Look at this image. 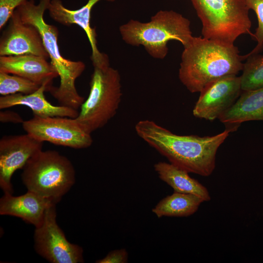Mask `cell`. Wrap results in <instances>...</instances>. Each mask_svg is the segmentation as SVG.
Masks as SVG:
<instances>
[{
	"label": "cell",
	"mask_w": 263,
	"mask_h": 263,
	"mask_svg": "<svg viewBox=\"0 0 263 263\" xmlns=\"http://www.w3.org/2000/svg\"><path fill=\"white\" fill-rule=\"evenodd\" d=\"M135 130L139 137L170 163L188 173L203 176L212 174L218 149L233 132L226 128L213 136L180 135L148 119L138 122Z\"/></svg>",
	"instance_id": "cell-1"
},
{
	"label": "cell",
	"mask_w": 263,
	"mask_h": 263,
	"mask_svg": "<svg viewBox=\"0 0 263 263\" xmlns=\"http://www.w3.org/2000/svg\"><path fill=\"white\" fill-rule=\"evenodd\" d=\"M181 55L179 78L191 93L200 92L211 82L237 75L244 63L234 44L194 37Z\"/></svg>",
	"instance_id": "cell-2"
},
{
	"label": "cell",
	"mask_w": 263,
	"mask_h": 263,
	"mask_svg": "<svg viewBox=\"0 0 263 263\" xmlns=\"http://www.w3.org/2000/svg\"><path fill=\"white\" fill-rule=\"evenodd\" d=\"M190 26V21L181 14L172 10H160L149 22L129 20L120 26L119 32L127 44L142 45L151 56L162 59L168 53L169 41H178L184 47L191 42L194 37Z\"/></svg>",
	"instance_id": "cell-3"
},
{
	"label": "cell",
	"mask_w": 263,
	"mask_h": 263,
	"mask_svg": "<svg viewBox=\"0 0 263 263\" xmlns=\"http://www.w3.org/2000/svg\"><path fill=\"white\" fill-rule=\"evenodd\" d=\"M22 183L27 190L57 202L75 182L71 161L55 150H41L31 157L22 168Z\"/></svg>",
	"instance_id": "cell-4"
},
{
	"label": "cell",
	"mask_w": 263,
	"mask_h": 263,
	"mask_svg": "<svg viewBox=\"0 0 263 263\" xmlns=\"http://www.w3.org/2000/svg\"><path fill=\"white\" fill-rule=\"evenodd\" d=\"M202 24L203 37L234 44L241 35L249 34L251 22L245 0H191Z\"/></svg>",
	"instance_id": "cell-5"
},
{
	"label": "cell",
	"mask_w": 263,
	"mask_h": 263,
	"mask_svg": "<svg viewBox=\"0 0 263 263\" xmlns=\"http://www.w3.org/2000/svg\"><path fill=\"white\" fill-rule=\"evenodd\" d=\"M90 85L88 97L75 118L91 134L106 125L116 113L122 97L121 76L110 66L94 67Z\"/></svg>",
	"instance_id": "cell-6"
},
{
	"label": "cell",
	"mask_w": 263,
	"mask_h": 263,
	"mask_svg": "<svg viewBox=\"0 0 263 263\" xmlns=\"http://www.w3.org/2000/svg\"><path fill=\"white\" fill-rule=\"evenodd\" d=\"M51 0H39L38 4H35V0H27L16 9L24 22L34 26L38 30L50 62L59 76L60 82L66 80L75 81L84 71L85 64L81 61L66 59L61 55L58 45V29L44 19L45 11L48 10Z\"/></svg>",
	"instance_id": "cell-7"
},
{
	"label": "cell",
	"mask_w": 263,
	"mask_h": 263,
	"mask_svg": "<svg viewBox=\"0 0 263 263\" xmlns=\"http://www.w3.org/2000/svg\"><path fill=\"white\" fill-rule=\"evenodd\" d=\"M56 205L54 203L49 207L42 223L35 227V249L52 263H83V248L68 241L57 223Z\"/></svg>",
	"instance_id": "cell-8"
},
{
	"label": "cell",
	"mask_w": 263,
	"mask_h": 263,
	"mask_svg": "<svg viewBox=\"0 0 263 263\" xmlns=\"http://www.w3.org/2000/svg\"><path fill=\"white\" fill-rule=\"evenodd\" d=\"M22 125L26 133L40 142L75 149L87 148L93 143L91 134L82 129L75 118L34 115Z\"/></svg>",
	"instance_id": "cell-9"
},
{
	"label": "cell",
	"mask_w": 263,
	"mask_h": 263,
	"mask_svg": "<svg viewBox=\"0 0 263 263\" xmlns=\"http://www.w3.org/2000/svg\"><path fill=\"white\" fill-rule=\"evenodd\" d=\"M240 76H226L207 85L200 92L193 109L197 118L213 121L236 102L242 93Z\"/></svg>",
	"instance_id": "cell-10"
},
{
	"label": "cell",
	"mask_w": 263,
	"mask_h": 263,
	"mask_svg": "<svg viewBox=\"0 0 263 263\" xmlns=\"http://www.w3.org/2000/svg\"><path fill=\"white\" fill-rule=\"evenodd\" d=\"M43 143L27 133L3 136L0 140V187L4 193L13 194L11 178L28 160L42 150Z\"/></svg>",
	"instance_id": "cell-11"
},
{
	"label": "cell",
	"mask_w": 263,
	"mask_h": 263,
	"mask_svg": "<svg viewBox=\"0 0 263 263\" xmlns=\"http://www.w3.org/2000/svg\"><path fill=\"white\" fill-rule=\"evenodd\" d=\"M0 39V56L35 55L49 58L40 34L34 26L24 22L16 9Z\"/></svg>",
	"instance_id": "cell-12"
},
{
	"label": "cell",
	"mask_w": 263,
	"mask_h": 263,
	"mask_svg": "<svg viewBox=\"0 0 263 263\" xmlns=\"http://www.w3.org/2000/svg\"><path fill=\"white\" fill-rule=\"evenodd\" d=\"M100 0H88L81 8L73 10L65 7L61 0H51L48 8L50 17L56 22L67 26L76 24L84 31L91 47V59L94 67L110 66L108 56L98 49L96 30L90 24L92 9ZM105 0L113 2L115 0Z\"/></svg>",
	"instance_id": "cell-13"
},
{
	"label": "cell",
	"mask_w": 263,
	"mask_h": 263,
	"mask_svg": "<svg viewBox=\"0 0 263 263\" xmlns=\"http://www.w3.org/2000/svg\"><path fill=\"white\" fill-rule=\"evenodd\" d=\"M57 203L29 190L18 196L6 193L0 199V214L19 217L37 227L42 223L49 207Z\"/></svg>",
	"instance_id": "cell-14"
},
{
	"label": "cell",
	"mask_w": 263,
	"mask_h": 263,
	"mask_svg": "<svg viewBox=\"0 0 263 263\" xmlns=\"http://www.w3.org/2000/svg\"><path fill=\"white\" fill-rule=\"evenodd\" d=\"M47 59L32 54L0 56V72L20 76L39 85L50 86L58 75Z\"/></svg>",
	"instance_id": "cell-15"
},
{
	"label": "cell",
	"mask_w": 263,
	"mask_h": 263,
	"mask_svg": "<svg viewBox=\"0 0 263 263\" xmlns=\"http://www.w3.org/2000/svg\"><path fill=\"white\" fill-rule=\"evenodd\" d=\"M48 86L43 84L36 91L30 94H16L1 96L0 109L23 105L30 108L34 115L39 117H77L79 114L77 110L60 105H53L45 98L44 93Z\"/></svg>",
	"instance_id": "cell-16"
},
{
	"label": "cell",
	"mask_w": 263,
	"mask_h": 263,
	"mask_svg": "<svg viewBox=\"0 0 263 263\" xmlns=\"http://www.w3.org/2000/svg\"><path fill=\"white\" fill-rule=\"evenodd\" d=\"M218 119L233 131L243 122L263 121V87L242 91L236 102Z\"/></svg>",
	"instance_id": "cell-17"
},
{
	"label": "cell",
	"mask_w": 263,
	"mask_h": 263,
	"mask_svg": "<svg viewBox=\"0 0 263 263\" xmlns=\"http://www.w3.org/2000/svg\"><path fill=\"white\" fill-rule=\"evenodd\" d=\"M154 169L159 178L171 187L174 191L195 195L204 202L210 200L207 188L191 177L188 172L165 162L155 164Z\"/></svg>",
	"instance_id": "cell-18"
},
{
	"label": "cell",
	"mask_w": 263,
	"mask_h": 263,
	"mask_svg": "<svg viewBox=\"0 0 263 263\" xmlns=\"http://www.w3.org/2000/svg\"><path fill=\"white\" fill-rule=\"evenodd\" d=\"M204 201L199 197L189 193L174 191L161 199L152 209L158 218L188 217L195 213Z\"/></svg>",
	"instance_id": "cell-19"
},
{
	"label": "cell",
	"mask_w": 263,
	"mask_h": 263,
	"mask_svg": "<svg viewBox=\"0 0 263 263\" xmlns=\"http://www.w3.org/2000/svg\"><path fill=\"white\" fill-rule=\"evenodd\" d=\"M244 63L240 76L242 91L263 87V56L259 54L250 55Z\"/></svg>",
	"instance_id": "cell-20"
},
{
	"label": "cell",
	"mask_w": 263,
	"mask_h": 263,
	"mask_svg": "<svg viewBox=\"0 0 263 263\" xmlns=\"http://www.w3.org/2000/svg\"><path fill=\"white\" fill-rule=\"evenodd\" d=\"M41 86L20 76L0 72L1 96L16 94H30L36 91Z\"/></svg>",
	"instance_id": "cell-21"
},
{
	"label": "cell",
	"mask_w": 263,
	"mask_h": 263,
	"mask_svg": "<svg viewBox=\"0 0 263 263\" xmlns=\"http://www.w3.org/2000/svg\"><path fill=\"white\" fill-rule=\"evenodd\" d=\"M249 9H252L256 13L258 26L256 32L253 34L254 38L257 42L255 48L249 53L242 56L243 60L252 55L259 54L263 50V0H245Z\"/></svg>",
	"instance_id": "cell-22"
},
{
	"label": "cell",
	"mask_w": 263,
	"mask_h": 263,
	"mask_svg": "<svg viewBox=\"0 0 263 263\" xmlns=\"http://www.w3.org/2000/svg\"><path fill=\"white\" fill-rule=\"evenodd\" d=\"M28 0H0V29L9 21L15 10Z\"/></svg>",
	"instance_id": "cell-23"
},
{
	"label": "cell",
	"mask_w": 263,
	"mask_h": 263,
	"mask_svg": "<svg viewBox=\"0 0 263 263\" xmlns=\"http://www.w3.org/2000/svg\"><path fill=\"white\" fill-rule=\"evenodd\" d=\"M128 253L125 249H115L109 252L102 259L95 261L96 263H128Z\"/></svg>",
	"instance_id": "cell-24"
},
{
	"label": "cell",
	"mask_w": 263,
	"mask_h": 263,
	"mask_svg": "<svg viewBox=\"0 0 263 263\" xmlns=\"http://www.w3.org/2000/svg\"><path fill=\"white\" fill-rule=\"evenodd\" d=\"M0 121L3 123L11 122L15 124H22L24 120L17 113L6 110L0 112Z\"/></svg>",
	"instance_id": "cell-25"
}]
</instances>
